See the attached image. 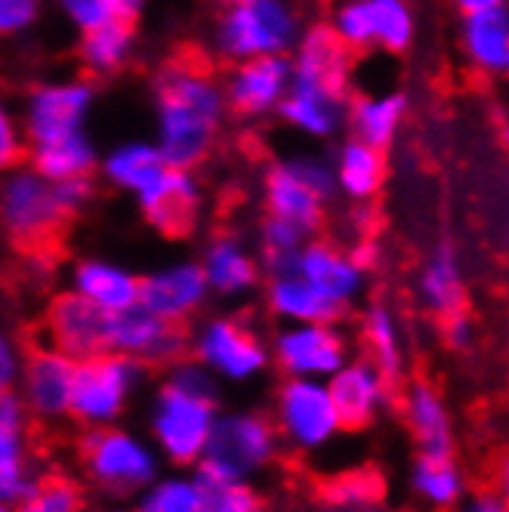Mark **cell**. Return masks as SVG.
Instances as JSON below:
<instances>
[{"label": "cell", "instance_id": "obj_38", "mask_svg": "<svg viewBox=\"0 0 509 512\" xmlns=\"http://www.w3.org/2000/svg\"><path fill=\"white\" fill-rule=\"evenodd\" d=\"M19 503V512H81V488L68 475H47Z\"/></svg>", "mask_w": 509, "mask_h": 512}, {"label": "cell", "instance_id": "obj_28", "mask_svg": "<svg viewBox=\"0 0 509 512\" xmlns=\"http://www.w3.org/2000/svg\"><path fill=\"white\" fill-rule=\"evenodd\" d=\"M201 269H204L207 287L226 297L247 294V290L260 281V263L253 260L247 247L232 235H220L210 241Z\"/></svg>", "mask_w": 509, "mask_h": 512}, {"label": "cell", "instance_id": "obj_31", "mask_svg": "<svg viewBox=\"0 0 509 512\" xmlns=\"http://www.w3.org/2000/svg\"><path fill=\"white\" fill-rule=\"evenodd\" d=\"M31 167L50 182L87 179L99 167V152L84 130V133H71L44 145H31Z\"/></svg>", "mask_w": 509, "mask_h": 512}, {"label": "cell", "instance_id": "obj_26", "mask_svg": "<svg viewBox=\"0 0 509 512\" xmlns=\"http://www.w3.org/2000/svg\"><path fill=\"white\" fill-rule=\"evenodd\" d=\"M408 118V96L398 90L386 93H365L349 102L346 124L352 127V136L374 145V149H389Z\"/></svg>", "mask_w": 509, "mask_h": 512}, {"label": "cell", "instance_id": "obj_32", "mask_svg": "<svg viewBox=\"0 0 509 512\" xmlns=\"http://www.w3.org/2000/svg\"><path fill=\"white\" fill-rule=\"evenodd\" d=\"M405 414L423 457H451V420L439 392L429 383H414L405 398Z\"/></svg>", "mask_w": 509, "mask_h": 512}, {"label": "cell", "instance_id": "obj_35", "mask_svg": "<svg viewBox=\"0 0 509 512\" xmlns=\"http://www.w3.org/2000/svg\"><path fill=\"white\" fill-rule=\"evenodd\" d=\"M309 241L303 229L278 216H266L260 229V244H263V266L272 278L281 275H297V256L300 247Z\"/></svg>", "mask_w": 509, "mask_h": 512}, {"label": "cell", "instance_id": "obj_6", "mask_svg": "<svg viewBox=\"0 0 509 512\" xmlns=\"http://www.w3.org/2000/svg\"><path fill=\"white\" fill-rule=\"evenodd\" d=\"M0 223L22 244L50 241L68 216L59 207L56 186L34 167H13L0 182Z\"/></svg>", "mask_w": 509, "mask_h": 512}, {"label": "cell", "instance_id": "obj_22", "mask_svg": "<svg viewBox=\"0 0 509 512\" xmlns=\"http://www.w3.org/2000/svg\"><path fill=\"white\" fill-rule=\"evenodd\" d=\"M297 275L309 281L315 290H321L324 297H331L343 306L352 303V297L361 290V281H365V272H358L352 266L343 247L321 238H312L300 247Z\"/></svg>", "mask_w": 509, "mask_h": 512}, {"label": "cell", "instance_id": "obj_40", "mask_svg": "<svg viewBox=\"0 0 509 512\" xmlns=\"http://www.w3.org/2000/svg\"><path fill=\"white\" fill-rule=\"evenodd\" d=\"M204 491L195 482L170 479L145 494L139 512H201Z\"/></svg>", "mask_w": 509, "mask_h": 512}, {"label": "cell", "instance_id": "obj_20", "mask_svg": "<svg viewBox=\"0 0 509 512\" xmlns=\"http://www.w3.org/2000/svg\"><path fill=\"white\" fill-rule=\"evenodd\" d=\"M75 358L56 346L31 343L25 361V401L38 417H62L68 411L71 380H75Z\"/></svg>", "mask_w": 509, "mask_h": 512}, {"label": "cell", "instance_id": "obj_45", "mask_svg": "<svg viewBox=\"0 0 509 512\" xmlns=\"http://www.w3.org/2000/svg\"><path fill=\"white\" fill-rule=\"evenodd\" d=\"M25 158V133L16 115L0 102V173L19 167Z\"/></svg>", "mask_w": 509, "mask_h": 512}, {"label": "cell", "instance_id": "obj_15", "mask_svg": "<svg viewBox=\"0 0 509 512\" xmlns=\"http://www.w3.org/2000/svg\"><path fill=\"white\" fill-rule=\"evenodd\" d=\"M145 219L167 238H183L195 229L201 210V182L192 170L167 164L142 195H136Z\"/></svg>", "mask_w": 509, "mask_h": 512}, {"label": "cell", "instance_id": "obj_18", "mask_svg": "<svg viewBox=\"0 0 509 512\" xmlns=\"http://www.w3.org/2000/svg\"><path fill=\"white\" fill-rule=\"evenodd\" d=\"M195 346H198V358L204 368H213L235 380H244L250 374L263 371V364H266V349L257 340V334L229 318L210 321Z\"/></svg>", "mask_w": 509, "mask_h": 512}, {"label": "cell", "instance_id": "obj_13", "mask_svg": "<svg viewBox=\"0 0 509 512\" xmlns=\"http://www.w3.org/2000/svg\"><path fill=\"white\" fill-rule=\"evenodd\" d=\"M290 87V59L263 56L235 62L223 81L229 112L241 118H269L278 115V105Z\"/></svg>", "mask_w": 509, "mask_h": 512}, {"label": "cell", "instance_id": "obj_48", "mask_svg": "<svg viewBox=\"0 0 509 512\" xmlns=\"http://www.w3.org/2000/svg\"><path fill=\"white\" fill-rule=\"evenodd\" d=\"M346 256L352 260V266L358 269V272H371L377 263H380V244L368 235V238H358L349 250H346Z\"/></svg>", "mask_w": 509, "mask_h": 512}, {"label": "cell", "instance_id": "obj_3", "mask_svg": "<svg viewBox=\"0 0 509 512\" xmlns=\"http://www.w3.org/2000/svg\"><path fill=\"white\" fill-rule=\"evenodd\" d=\"M275 454V426L260 414H229L216 417L201 454L198 488L213 491L241 485L244 475L260 469Z\"/></svg>", "mask_w": 509, "mask_h": 512}, {"label": "cell", "instance_id": "obj_7", "mask_svg": "<svg viewBox=\"0 0 509 512\" xmlns=\"http://www.w3.org/2000/svg\"><path fill=\"white\" fill-rule=\"evenodd\" d=\"M139 380V361L118 355V352H99L81 358L75 364V380H71L68 411L87 426L112 423L121 411L130 389Z\"/></svg>", "mask_w": 509, "mask_h": 512}, {"label": "cell", "instance_id": "obj_29", "mask_svg": "<svg viewBox=\"0 0 509 512\" xmlns=\"http://www.w3.org/2000/svg\"><path fill=\"white\" fill-rule=\"evenodd\" d=\"M269 306L281 318H290L297 324H334L343 318L346 306L324 297L309 281L300 275H281L269 281Z\"/></svg>", "mask_w": 509, "mask_h": 512}, {"label": "cell", "instance_id": "obj_25", "mask_svg": "<svg viewBox=\"0 0 509 512\" xmlns=\"http://www.w3.org/2000/svg\"><path fill=\"white\" fill-rule=\"evenodd\" d=\"M331 167H334L337 192H343L355 204H371L383 192V182H386V173H389L386 152L374 149V145L361 142L355 136L340 142Z\"/></svg>", "mask_w": 509, "mask_h": 512}, {"label": "cell", "instance_id": "obj_53", "mask_svg": "<svg viewBox=\"0 0 509 512\" xmlns=\"http://www.w3.org/2000/svg\"><path fill=\"white\" fill-rule=\"evenodd\" d=\"M124 7H127V13H130V16H136V13L145 7V0H124Z\"/></svg>", "mask_w": 509, "mask_h": 512}, {"label": "cell", "instance_id": "obj_42", "mask_svg": "<svg viewBox=\"0 0 509 512\" xmlns=\"http://www.w3.org/2000/svg\"><path fill=\"white\" fill-rule=\"evenodd\" d=\"M380 491H383V485H380V479L374 472H349V475H343V479L327 485V497H331L334 503H340V506H346V503L349 506L371 503V500L380 497Z\"/></svg>", "mask_w": 509, "mask_h": 512}, {"label": "cell", "instance_id": "obj_24", "mask_svg": "<svg viewBox=\"0 0 509 512\" xmlns=\"http://www.w3.org/2000/svg\"><path fill=\"white\" fill-rule=\"evenodd\" d=\"M346 112H349L346 96H334L303 84H290L287 96L278 105L281 121L309 139H334L346 127Z\"/></svg>", "mask_w": 509, "mask_h": 512}, {"label": "cell", "instance_id": "obj_44", "mask_svg": "<svg viewBox=\"0 0 509 512\" xmlns=\"http://www.w3.org/2000/svg\"><path fill=\"white\" fill-rule=\"evenodd\" d=\"M201 512H263V500L247 485H226L204 491Z\"/></svg>", "mask_w": 509, "mask_h": 512}, {"label": "cell", "instance_id": "obj_34", "mask_svg": "<svg viewBox=\"0 0 509 512\" xmlns=\"http://www.w3.org/2000/svg\"><path fill=\"white\" fill-rule=\"evenodd\" d=\"M133 50H136L133 19H118L81 34L78 59L90 75H115V71H121L130 62Z\"/></svg>", "mask_w": 509, "mask_h": 512}, {"label": "cell", "instance_id": "obj_10", "mask_svg": "<svg viewBox=\"0 0 509 512\" xmlns=\"http://www.w3.org/2000/svg\"><path fill=\"white\" fill-rule=\"evenodd\" d=\"M81 457L90 479L112 494H130L149 485L155 475V457L149 454V448L121 429L96 426L93 432H87L81 442Z\"/></svg>", "mask_w": 509, "mask_h": 512}, {"label": "cell", "instance_id": "obj_14", "mask_svg": "<svg viewBox=\"0 0 509 512\" xmlns=\"http://www.w3.org/2000/svg\"><path fill=\"white\" fill-rule=\"evenodd\" d=\"M278 420L284 435L300 448H318L331 442V435L340 429L334 401L327 395V386L318 380L294 377L278 395Z\"/></svg>", "mask_w": 509, "mask_h": 512}, {"label": "cell", "instance_id": "obj_8", "mask_svg": "<svg viewBox=\"0 0 509 512\" xmlns=\"http://www.w3.org/2000/svg\"><path fill=\"white\" fill-rule=\"evenodd\" d=\"M96 105V87L84 78L50 81L34 87L22 108V133L25 142L44 145L71 133H84L90 112Z\"/></svg>", "mask_w": 509, "mask_h": 512}, {"label": "cell", "instance_id": "obj_2", "mask_svg": "<svg viewBox=\"0 0 509 512\" xmlns=\"http://www.w3.org/2000/svg\"><path fill=\"white\" fill-rule=\"evenodd\" d=\"M300 10L290 0H250L223 10L213 28V50L226 62L290 56L303 34Z\"/></svg>", "mask_w": 509, "mask_h": 512}, {"label": "cell", "instance_id": "obj_37", "mask_svg": "<svg viewBox=\"0 0 509 512\" xmlns=\"http://www.w3.org/2000/svg\"><path fill=\"white\" fill-rule=\"evenodd\" d=\"M417 491L432 503V506H454L460 497V472L454 466V457H423L417 460Z\"/></svg>", "mask_w": 509, "mask_h": 512}, {"label": "cell", "instance_id": "obj_52", "mask_svg": "<svg viewBox=\"0 0 509 512\" xmlns=\"http://www.w3.org/2000/svg\"><path fill=\"white\" fill-rule=\"evenodd\" d=\"M466 512H506V506H503V500H497L494 494H482V497L472 500V506H469Z\"/></svg>", "mask_w": 509, "mask_h": 512}, {"label": "cell", "instance_id": "obj_41", "mask_svg": "<svg viewBox=\"0 0 509 512\" xmlns=\"http://www.w3.org/2000/svg\"><path fill=\"white\" fill-rule=\"evenodd\" d=\"M22 435H25V405L13 395H0V454L22 457Z\"/></svg>", "mask_w": 509, "mask_h": 512}, {"label": "cell", "instance_id": "obj_4", "mask_svg": "<svg viewBox=\"0 0 509 512\" xmlns=\"http://www.w3.org/2000/svg\"><path fill=\"white\" fill-rule=\"evenodd\" d=\"M337 195L334 167L318 155H297L278 161L266 170L263 198L269 216L287 219L306 235H315L324 226L327 201Z\"/></svg>", "mask_w": 509, "mask_h": 512}, {"label": "cell", "instance_id": "obj_1", "mask_svg": "<svg viewBox=\"0 0 509 512\" xmlns=\"http://www.w3.org/2000/svg\"><path fill=\"white\" fill-rule=\"evenodd\" d=\"M223 81L192 62L167 65L155 81V145L167 164L195 170L220 139L226 121Z\"/></svg>", "mask_w": 509, "mask_h": 512}, {"label": "cell", "instance_id": "obj_36", "mask_svg": "<svg viewBox=\"0 0 509 512\" xmlns=\"http://www.w3.org/2000/svg\"><path fill=\"white\" fill-rule=\"evenodd\" d=\"M365 346L371 349V361L380 371V377L389 383L398 377V368H402V352H398V327L395 318L386 306H371L365 315Z\"/></svg>", "mask_w": 509, "mask_h": 512}, {"label": "cell", "instance_id": "obj_16", "mask_svg": "<svg viewBox=\"0 0 509 512\" xmlns=\"http://www.w3.org/2000/svg\"><path fill=\"white\" fill-rule=\"evenodd\" d=\"M47 327L53 334V346L68 358H90L108 352V334H112V315L87 303L78 294H59L50 303Z\"/></svg>", "mask_w": 509, "mask_h": 512}, {"label": "cell", "instance_id": "obj_33", "mask_svg": "<svg viewBox=\"0 0 509 512\" xmlns=\"http://www.w3.org/2000/svg\"><path fill=\"white\" fill-rule=\"evenodd\" d=\"M164 167L167 161L158 152V145L145 139L121 142L102 158V176L112 182L115 189H124L130 195H142L161 176Z\"/></svg>", "mask_w": 509, "mask_h": 512}, {"label": "cell", "instance_id": "obj_27", "mask_svg": "<svg viewBox=\"0 0 509 512\" xmlns=\"http://www.w3.org/2000/svg\"><path fill=\"white\" fill-rule=\"evenodd\" d=\"M75 294L84 297L87 303L99 306L108 315L127 312L139 306V278L115 263L105 260H84L75 266Z\"/></svg>", "mask_w": 509, "mask_h": 512}, {"label": "cell", "instance_id": "obj_30", "mask_svg": "<svg viewBox=\"0 0 509 512\" xmlns=\"http://www.w3.org/2000/svg\"><path fill=\"white\" fill-rule=\"evenodd\" d=\"M420 294L435 318H451L457 312H466V287L457 250L451 244H439L426 260L420 275Z\"/></svg>", "mask_w": 509, "mask_h": 512}, {"label": "cell", "instance_id": "obj_43", "mask_svg": "<svg viewBox=\"0 0 509 512\" xmlns=\"http://www.w3.org/2000/svg\"><path fill=\"white\" fill-rule=\"evenodd\" d=\"M44 0H0V38H22L41 22Z\"/></svg>", "mask_w": 509, "mask_h": 512}, {"label": "cell", "instance_id": "obj_5", "mask_svg": "<svg viewBox=\"0 0 509 512\" xmlns=\"http://www.w3.org/2000/svg\"><path fill=\"white\" fill-rule=\"evenodd\" d=\"M327 25L349 53H405L417 38L411 0H337Z\"/></svg>", "mask_w": 509, "mask_h": 512}, {"label": "cell", "instance_id": "obj_23", "mask_svg": "<svg viewBox=\"0 0 509 512\" xmlns=\"http://www.w3.org/2000/svg\"><path fill=\"white\" fill-rule=\"evenodd\" d=\"M460 50L466 62L488 78H503L509 71V13L506 7L466 13L460 28Z\"/></svg>", "mask_w": 509, "mask_h": 512}, {"label": "cell", "instance_id": "obj_21", "mask_svg": "<svg viewBox=\"0 0 509 512\" xmlns=\"http://www.w3.org/2000/svg\"><path fill=\"white\" fill-rule=\"evenodd\" d=\"M386 392H389V383L368 361H358V364H349V368L334 371V380L327 386L340 429H365L374 420L377 405L386 398Z\"/></svg>", "mask_w": 509, "mask_h": 512}, {"label": "cell", "instance_id": "obj_54", "mask_svg": "<svg viewBox=\"0 0 509 512\" xmlns=\"http://www.w3.org/2000/svg\"><path fill=\"white\" fill-rule=\"evenodd\" d=\"M223 10H229V7H241V4H250V0H216Z\"/></svg>", "mask_w": 509, "mask_h": 512}, {"label": "cell", "instance_id": "obj_49", "mask_svg": "<svg viewBox=\"0 0 509 512\" xmlns=\"http://www.w3.org/2000/svg\"><path fill=\"white\" fill-rule=\"evenodd\" d=\"M442 334L454 349H466L472 343V321L466 312H457L451 318H442Z\"/></svg>", "mask_w": 509, "mask_h": 512}, {"label": "cell", "instance_id": "obj_51", "mask_svg": "<svg viewBox=\"0 0 509 512\" xmlns=\"http://www.w3.org/2000/svg\"><path fill=\"white\" fill-rule=\"evenodd\" d=\"M460 7V13H482V10H494V7H506V0H454Z\"/></svg>", "mask_w": 509, "mask_h": 512}, {"label": "cell", "instance_id": "obj_12", "mask_svg": "<svg viewBox=\"0 0 509 512\" xmlns=\"http://www.w3.org/2000/svg\"><path fill=\"white\" fill-rule=\"evenodd\" d=\"M290 84L315 87L349 99L352 87V53L331 31V25L303 28L297 47L290 50Z\"/></svg>", "mask_w": 509, "mask_h": 512}, {"label": "cell", "instance_id": "obj_39", "mask_svg": "<svg viewBox=\"0 0 509 512\" xmlns=\"http://www.w3.org/2000/svg\"><path fill=\"white\" fill-rule=\"evenodd\" d=\"M53 4L81 34L118 19H133L124 7V0H53Z\"/></svg>", "mask_w": 509, "mask_h": 512}, {"label": "cell", "instance_id": "obj_9", "mask_svg": "<svg viewBox=\"0 0 509 512\" xmlns=\"http://www.w3.org/2000/svg\"><path fill=\"white\" fill-rule=\"evenodd\" d=\"M216 398L167 383L155 401V438L176 463H195L204 454L210 426L216 420Z\"/></svg>", "mask_w": 509, "mask_h": 512}, {"label": "cell", "instance_id": "obj_17", "mask_svg": "<svg viewBox=\"0 0 509 512\" xmlns=\"http://www.w3.org/2000/svg\"><path fill=\"white\" fill-rule=\"evenodd\" d=\"M207 294L210 287L198 263L167 266L149 278H139V306L164 321L183 324L195 309H201Z\"/></svg>", "mask_w": 509, "mask_h": 512}, {"label": "cell", "instance_id": "obj_11", "mask_svg": "<svg viewBox=\"0 0 509 512\" xmlns=\"http://www.w3.org/2000/svg\"><path fill=\"white\" fill-rule=\"evenodd\" d=\"M108 352L127 355L139 364H176L189 352V331L179 321H164L142 306L112 315Z\"/></svg>", "mask_w": 509, "mask_h": 512}, {"label": "cell", "instance_id": "obj_47", "mask_svg": "<svg viewBox=\"0 0 509 512\" xmlns=\"http://www.w3.org/2000/svg\"><path fill=\"white\" fill-rule=\"evenodd\" d=\"M56 186V198H59V207L62 213L71 219L75 213H81L90 201H93V176L87 179H65V182H53Z\"/></svg>", "mask_w": 509, "mask_h": 512}, {"label": "cell", "instance_id": "obj_46", "mask_svg": "<svg viewBox=\"0 0 509 512\" xmlns=\"http://www.w3.org/2000/svg\"><path fill=\"white\" fill-rule=\"evenodd\" d=\"M31 488L34 485L28 482L22 457H4V454H0V503L25 500Z\"/></svg>", "mask_w": 509, "mask_h": 512}, {"label": "cell", "instance_id": "obj_50", "mask_svg": "<svg viewBox=\"0 0 509 512\" xmlns=\"http://www.w3.org/2000/svg\"><path fill=\"white\" fill-rule=\"evenodd\" d=\"M16 374H19L16 349H13V343H10L7 337H0V395H4V392H13Z\"/></svg>", "mask_w": 509, "mask_h": 512}, {"label": "cell", "instance_id": "obj_19", "mask_svg": "<svg viewBox=\"0 0 509 512\" xmlns=\"http://www.w3.org/2000/svg\"><path fill=\"white\" fill-rule=\"evenodd\" d=\"M346 343L334 331V324H297L281 334L278 361L287 374L318 380L343 368Z\"/></svg>", "mask_w": 509, "mask_h": 512}]
</instances>
